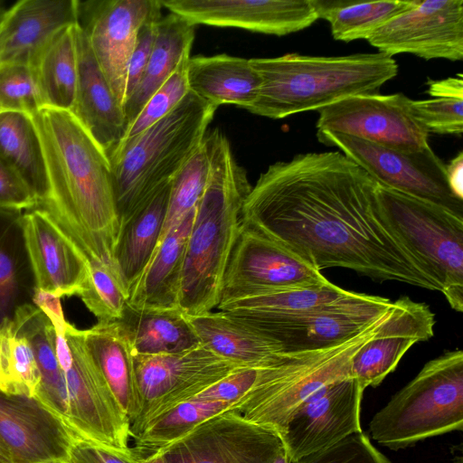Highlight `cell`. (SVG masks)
Returning a JSON list of instances; mask_svg holds the SVG:
<instances>
[{"mask_svg":"<svg viewBox=\"0 0 463 463\" xmlns=\"http://www.w3.org/2000/svg\"><path fill=\"white\" fill-rule=\"evenodd\" d=\"M378 184L340 151L298 154L270 165L246 197L241 222L317 269L437 290L385 221Z\"/></svg>","mask_w":463,"mask_h":463,"instance_id":"1","label":"cell"},{"mask_svg":"<svg viewBox=\"0 0 463 463\" xmlns=\"http://www.w3.org/2000/svg\"><path fill=\"white\" fill-rule=\"evenodd\" d=\"M32 118L48 177V194L39 207L90 260L113 265L119 218L107 154L70 111L43 107Z\"/></svg>","mask_w":463,"mask_h":463,"instance_id":"2","label":"cell"},{"mask_svg":"<svg viewBox=\"0 0 463 463\" xmlns=\"http://www.w3.org/2000/svg\"><path fill=\"white\" fill-rule=\"evenodd\" d=\"M209 173L187 238L179 307L197 316L217 307L227 264L251 185L219 129L207 132Z\"/></svg>","mask_w":463,"mask_h":463,"instance_id":"3","label":"cell"},{"mask_svg":"<svg viewBox=\"0 0 463 463\" xmlns=\"http://www.w3.org/2000/svg\"><path fill=\"white\" fill-rule=\"evenodd\" d=\"M250 61L260 86L247 110L273 119L318 111L349 96L377 93L399 71L392 57L379 52L345 56L288 53Z\"/></svg>","mask_w":463,"mask_h":463,"instance_id":"4","label":"cell"},{"mask_svg":"<svg viewBox=\"0 0 463 463\" xmlns=\"http://www.w3.org/2000/svg\"><path fill=\"white\" fill-rule=\"evenodd\" d=\"M216 109L189 91L164 118L108 155L119 224L183 168L203 143Z\"/></svg>","mask_w":463,"mask_h":463,"instance_id":"5","label":"cell"},{"mask_svg":"<svg viewBox=\"0 0 463 463\" xmlns=\"http://www.w3.org/2000/svg\"><path fill=\"white\" fill-rule=\"evenodd\" d=\"M370 434L391 449L463 429V352L447 351L420 373L372 418Z\"/></svg>","mask_w":463,"mask_h":463,"instance_id":"6","label":"cell"},{"mask_svg":"<svg viewBox=\"0 0 463 463\" xmlns=\"http://www.w3.org/2000/svg\"><path fill=\"white\" fill-rule=\"evenodd\" d=\"M388 313L344 343L315 351L288 353L280 361L260 368L255 383L241 399L237 411L246 420L281 437L291 414L314 392L350 376L352 356L375 335Z\"/></svg>","mask_w":463,"mask_h":463,"instance_id":"7","label":"cell"},{"mask_svg":"<svg viewBox=\"0 0 463 463\" xmlns=\"http://www.w3.org/2000/svg\"><path fill=\"white\" fill-rule=\"evenodd\" d=\"M382 213L396 238L441 292L463 311V216L440 205L382 185Z\"/></svg>","mask_w":463,"mask_h":463,"instance_id":"8","label":"cell"},{"mask_svg":"<svg viewBox=\"0 0 463 463\" xmlns=\"http://www.w3.org/2000/svg\"><path fill=\"white\" fill-rule=\"evenodd\" d=\"M392 302L352 292L331 304L279 317H233L275 342L284 353L315 351L337 345L384 317Z\"/></svg>","mask_w":463,"mask_h":463,"instance_id":"9","label":"cell"},{"mask_svg":"<svg viewBox=\"0 0 463 463\" xmlns=\"http://www.w3.org/2000/svg\"><path fill=\"white\" fill-rule=\"evenodd\" d=\"M317 137L325 146L337 147L379 185L463 216V200L452 193L446 165L430 146L417 151H402L335 132L317 131Z\"/></svg>","mask_w":463,"mask_h":463,"instance_id":"10","label":"cell"},{"mask_svg":"<svg viewBox=\"0 0 463 463\" xmlns=\"http://www.w3.org/2000/svg\"><path fill=\"white\" fill-rule=\"evenodd\" d=\"M139 410L130 423L135 438L153 419L243 368L203 345L179 353L133 355Z\"/></svg>","mask_w":463,"mask_h":463,"instance_id":"11","label":"cell"},{"mask_svg":"<svg viewBox=\"0 0 463 463\" xmlns=\"http://www.w3.org/2000/svg\"><path fill=\"white\" fill-rule=\"evenodd\" d=\"M328 282L318 269L295 251L241 222L224 273L221 301Z\"/></svg>","mask_w":463,"mask_h":463,"instance_id":"12","label":"cell"},{"mask_svg":"<svg viewBox=\"0 0 463 463\" xmlns=\"http://www.w3.org/2000/svg\"><path fill=\"white\" fill-rule=\"evenodd\" d=\"M318 113L317 131L340 133L402 151L429 146L430 133L412 117L409 98L402 93L353 95Z\"/></svg>","mask_w":463,"mask_h":463,"instance_id":"13","label":"cell"},{"mask_svg":"<svg viewBox=\"0 0 463 463\" xmlns=\"http://www.w3.org/2000/svg\"><path fill=\"white\" fill-rule=\"evenodd\" d=\"M160 0L79 1L77 24L113 93L124 106L129 60L138 33L162 14Z\"/></svg>","mask_w":463,"mask_h":463,"instance_id":"14","label":"cell"},{"mask_svg":"<svg viewBox=\"0 0 463 463\" xmlns=\"http://www.w3.org/2000/svg\"><path fill=\"white\" fill-rule=\"evenodd\" d=\"M280 437L237 410L213 416L158 450L166 463H274Z\"/></svg>","mask_w":463,"mask_h":463,"instance_id":"15","label":"cell"},{"mask_svg":"<svg viewBox=\"0 0 463 463\" xmlns=\"http://www.w3.org/2000/svg\"><path fill=\"white\" fill-rule=\"evenodd\" d=\"M379 52L424 60L463 59V0H416L367 39Z\"/></svg>","mask_w":463,"mask_h":463,"instance_id":"16","label":"cell"},{"mask_svg":"<svg viewBox=\"0 0 463 463\" xmlns=\"http://www.w3.org/2000/svg\"><path fill=\"white\" fill-rule=\"evenodd\" d=\"M364 392L354 377L342 378L314 392L295 410L280 437L289 462L296 463L363 431Z\"/></svg>","mask_w":463,"mask_h":463,"instance_id":"17","label":"cell"},{"mask_svg":"<svg viewBox=\"0 0 463 463\" xmlns=\"http://www.w3.org/2000/svg\"><path fill=\"white\" fill-rule=\"evenodd\" d=\"M22 229L34 288L59 298L80 296L90 262L79 245L40 207L23 213Z\"/></svg>","mask_w":463,"mask_h":463,"instance_id":"18","label":"cell"},{"mask_svg":"<svg viewBox=\"0 0 463 463\" xmlns=\"http://www.w3.org/2000/svg\"><path fill=\"white\" fill-rule=\"evenodd\" d=\"M163 7L193 25L237 27L287 35L317 19L314 0H160Z\"/></svg>","mask_w":463,"mask_h":463,"instance_id":"19","label":"cell"},{"mask_svg":"<svg viewBox=\"0 0 463 463\" xmlns=\"http://www.w3.org/2000/svg\"><path fill=\"white\" fill-rule=\"evenodd\" d=\"M434 326L435 315L425 303L395 300L375 335L352 356L350 376L364 390L378 386L414 344L433 336Z\"/></svg>","mask_w":463,"mask_h":463,"instance_id":"20","label":"cell"},{"mask_svg":"<svg viewBox=\"0 0 463 463\" xmlns=\"http://www.w3.org/2000/svg\"><path fill=\"white\" fill-rule=\"evenodd\" d=\"M0 439L14 463L65 462L78 439L35 398L0 392Z\"/></svg>","mask_w":463,"mask_h":463,"instance_id":"21","label":"cell"},{"mask_svg":"<svg viewBox=\"0 0 463 463\" xmlns=\"http://www.w3.org/2000/svg\"><path fill=\"white\" fill-rule=\"evenodd\" d=\"M78 81L71 113L107 156L128 130L123 105L113 93L77 24Z\"/></svg>","mask_w":463,"mask_h":463,"instance_id":"22","label":"cell"},{"mask_svg":"<svg viewBox=\"0 0 463 463\" xmlns=\"http://www.w3.org/2000/svg\"><path fill=\"white\" fill-rule=\"evenodd\" d=\"M78 0H21L8 8L0 28V65L32 66L61 29L77 24Z\"/></svg>","mask_w":463,"mask_h":463,"instance_id":"23","label":"cell"},{"mask_svg":"<svg viewBox=\"0 0 463 463\" xmlns=\"http://www.w3.org/2000/svg\"><path fill=\"white\" fill-rule=\"evenodd\" d=\"M194 211L160 240L150 260L129 293L128 299L129 307L137 310L180 308L179 298L185 247Z\"/></svg>","mask_w":463,"mask_h":463,"instance_id":"24","label":"cell"},{"mask_svg":"<svg viewBox=\"0 0 463 463\" xmlns=\"http://www.w3.org/2000/svg\"><path fill=\"white\" fill-rule=\"evenodd\" d=\"M171 182L120 222L113 267L129 293L154 254L162 236Z\"/></svg>","mask_w":463,"mask_h":463,"instance_id":"25","label":"cell"},{"mask_svg":"<svg viewBox=\"0 0 463 463\" xmlns=\"http://www.w3.org/2000/svg\"><path fill=\"white\" fill-rule=\"evenodd\" d=\"M187 317L201 345L240 366H268L288 354L275 342L226 312L209 311Z\"/></svg>","mask_w":463,"mask_h":463,"instance_id":"26","label":"cell"},{"mask_svg":"<svg viewBox=\"0 0 463 463\" xmlns=\"http://www.w3.org/2000/svg\"><path fill=\"white\" fill-rule=\"evenodd\" d=\"M186 76L189 90L217 108L234 104L248 109L260 86L250 59L229 54L190 57Z\"/></svg>","mask_w":463,"mask_h":463,"instance_id":"27","label":"cell"},{"mask_svg":"<svg viewBox=\"0 0 463 463\" xmlns=\"http://www.w3.org/2000/svg\"><path fill=\"white\" fill-rule=\"evenodd\" d=\"M194 25L170 13L156 23V39L143 75L124 103L128 128L143 106L181 63L190 58Z\"/></svg>","mask_w":463,"mask_h":463,"instance_id":"28","label":"cell"},{"mask_svg":"<svg viewBox=\"0 0 463 463\" xmlns=\"http://www.w3.org/2000/svg\"><path fill=\"white\" fill-rule=\"evenodd\" d=\"M86 347L110 392L131 423L139 397L129 344L117 321H99L83 330Z\"/></svg>","mask_w":463,"mask_h":463,"instance_id":"29","label":"cell"},{"mask_svg":"<svg viewBox=\"0 0 463 463\" xmlns=\"http://www.w3.org/2000/svg\"><path fill=\"white\" fill-rule=\"evenodd\" d=\"M133 355H157L201 345L187 316L180 309L137 310L127 306L117 321Z\"/></svg>","mask_w":463,"mask_h":463,"instance_id":"30","label":"cell"},{"mask_svg":"<svg viewBox=\"0 0 463 463\" xmlns=\"http://www.w3.org/2000/svg\"><path fill=\"white\" fill-rule=\"evenodd\" d=\"M76 27L56 33L31 66L43 107L72 109L78 81Z\"/></svg>","mask_w":463,"mask_h":463,"instance_id":"31","label":"cell"},{"mask_svg":"<svg viewBox=\"0 0 463 463\" xmlns=\"http://www.w3.org/2000/svg\"><path fill=\"white\" fill-rule=\"evenodd\" d=\"M0 160L27 184L39 207L48 194V177L41 139L31 116L0 112Z\"/></svg>","mask_w":463,"mask_h":463,"instance_id":"32","label":"cell"},{"mask_svg":"<svg viewBox=\"0 0 463 463\" xmlns=\"http://www.w3.org/2000/svg\"><path fill=\"white\" fill-rule=\"evenodd\" d=\"M22 212L0 209V323L28 303L34 288L22 229Z\"/></svg>","mask_w":463,"mask_h":463,"instance_id":"33","label":"cell"},{"mask_svg":"<svg viewBox=\"0 0 463 463\" xmlns=\"http://www.w3.org/2000/svg\"><path fill=\"white\" fill-rule=\"evenodd\" d=\"M330 281L323 286L268 290L222 300L218 308L233 317H279L307 312L348 297Z\"/></svg>","mask_w":463,"mask_h":463,"instance_id":"34","label":"cell"},{"mask_svg":"<svg viewBox=\"0 0 463 463\" xmlns=\"http://www.w3.org/2000/svg\"><path fill=\"white\" fill-rule=\"evenodd\" d=\"M415 4L416 0H314L318 18L329 23L335 40L345 43L366 40L375 30Z\"/></svg>","mask_w":463,"mask_h":463,"instance_id":"35","label":"cell"},{"mask_svg":"<svg viewBox=\"0 0 463 463\" xmlns=\"http://www.w3.org/2000/svg\"><path fill=\"white\" fill-rule=\"evenodd\" d=\"M236 410L234 404L191 398L150 420L134 438V452L149 455L181 439L217 414Z\"/></svg>","mask_w":463,"mask_h":463,"instance_id":"36","label":"cell"},{"mask_svg":"<svg viewBox=\"0 0 463 463\" xmlns=\"http://www.w3.org/2000/svg\"><path fill=\"white\" fill-rule=\"evenodd\" d=\"M41 375L33 348L12 318L0 323V392L34 398Z\"/></svg>","mask_w":463,"mask_h":463,"instance_id":"37","label":"cell"},{"mask_svg":"<svg viewBox=\"0 0 463 463\" xmlns=\"http://www.w3.org/2000/svg\"><path fill=\"white\" fill-rule=\"evenodd\" d=\"M430 99H409L412 117L429 132L458 135L463 132V78L461 74L428 81Z\"/></svg>","mask_w":463,"mask_h":463,"instance_id":"38","label":"cell"},{"mask_svg":"<svg viewBox=\"0 0 463 463\" xmlns=\"http://www.w3.org/2000/svg\"><path fill=\"white\" fill-rule=\"evenodd\" d=\"M208 173L209 152L204 138L203 143L171 181L161 239L195 210L203 194Z\"/></svg>","mask_w":463,"mask_h":463,"instance_id":"39","label":"cell"},{"mask_svg":"<svg viewBox=\"0 0 463 463\" xmlns=\"http://www.w3.org/2000/svg\"><path fill=\"white\" fill-rule=\"evenodd\" d=\"M90 262V279L80 297L99 321H118L127 308L128 295L113 265L94 260Z\"/></svg>","mask_w":463,"mask_h":463,"instance_id":"40","label":"cell"},{"mask_svg":"<svg viewBox=\"0 0 463 463\" xmlns=\"http://www.w3.org/2000/svg\"><path fill=\"white\" fill-rule=\"evenodd\" d=\"M188 60L184 61L170 78L152 94L128 127L121 141L139 135L164 118L188 94L190 91L186 76Z\"/></svg>","mask_w":463,"mask_h":463,"instance_id":"41","label":"cell"},{"mask_svg":"<svg viewBox=\"0 0 463 463\" xmlns=\"http://www.w3.org/2000/svg\"><path fill=\"white\" fill-rule=\"evenodd\" d=\"M43 108L31 67L0 65V112H20L33 117Z\"/></svg>","mask_w":463,"mask_h":463,"instance_id":"42","label":"cell"},{"mask_svg":"<svg viewBox=\"0 0 463 463\" xmlns=\"http://www.w3.org/2000/svg\"><path fill=\"white\" fill-rule=\"evenodd\" d=\"M296 463H392L364 432L349 435L332 447L309 455Z\"/></svg>","mask_w":463,"mask_h":463,"instance_id":"43","label":"cell"},{"mask_svg":"<svg viewBox=\"0 0 463 463\" xmlns=\"http://www.w3.org/2000/svg\"><path fill=\"white\" fill-rule=\"evenodd\" d=\"M261 367L240 368L210 385L193 398L237 404L255 383Z\"/></svg>","mask_w":463,"mask_h":463,"instance_id":"44","label":"cell"},{"mask_svg":"<svg viewBox=\"0 0 463 463\" xmlns=\"http://www.w3.org/2000/svg\"><path fill=\"white\" fill-rule=\"evenodd\" d=\"M38 207L33 192L21 177L0 160V209L22 212Z\"/></svg>","mask_w":463,"mask_h":463,"instance_id":"45","label":"cell"},{"mask_svg":"<svg viewBox=\"0 0 463 463\" xmlns=\"http://www.w3.org/2000/svg\"><path fill=\"white\" fill-rule=\"evenodd\" d=\"M140 458L133 449L123 451L76 439L65 463H139Z\"/></svg>","mask_w":463,"mask_h":463,"instance_id":"46","label":"cell"},{"mask_svg":"<svg viewBox=\"0 0 463 463\" xmlns=\"http://www.w3.org/2000/svg\"><path fill=\"white\" fill-rule=\"evenodd\" d=\"M161 16L150 18L138 33L128 68L126 99L137 87L146 67L156 39V23Z\"/></svg>","mask_w":463,"mask_h":463,"instance_id":"47","label":"cell"},{"mask_svg":"<svg viewBox=\"0 0 463 463\" xmlns=\"http://www.w3.org/2000/svg\"><path fill=\"white\" fill-rule=\"evenodd\" d=\"M60 298L49 292L33 288L32 300L34 306L48 317L57 333L65 332L68 323L64 318Z\"/></svg>","mask_w":463,"mask_h":463,"instance_id":"48","label":"cell"},{"mask_svg":"<svg viewBox=\"0 0 463 463\" xmlns=\"http://www.w3.org/2000/svg\"><path fill=\"white\" fill-rule=\"evenodd\" d=\"M447 180L452 193L463 200V153L459 152L446 165Z\"/></svg>","mask_w":463,"mask_h":463,"instance_id":"49","label":"cell"},{"mask_svg":"<svg viewBox=\"0 0 463 463\" xmlns=\"http://www.w3.org/2000/svg\"><path fill=\"white\" fill-rule=\"evenodd\" d=\"M0 463H14L11 452L0 439Z\"/></svg>","mask_w":463,"mask_h":463,"instance_id":"50","label":"cell"},{"mask_svg":"<svg viewBox=\"0 0 463 463\" xmlns=\"http://www.w3.org/2000/svg\"><path fill=\"white\" fill-rule=\"evenodd\" d=\"M139 463H166L160 452L156 451L140 458Z\"/></svg>","mask_w":463,"mask_h":463,"instance_id":"51","label":"cell"},{"mask_svg":"<svg viewBox=\"0 0 463 463\" xmlns=\"http://www.w3.org/2000/svg\"><path fill=\"white\" fill-rule=\"evenodd\" d=\"M274 463H290L285 449L280 451Z\"/></svg>","mask_w":463,"mask_h":463,"instance_id":"52","label":"cell"},{"mask_svg":"<svg viewBox=\"0 0 463 463\" xmlns=\"http://www.w3.org/2000/svg\"><path fill=\"white\" fill-rule=\"evenodd\" d=\"M7 9L8 8L5 7V5L3 4V2L0 1V22L2 21V19L5 15V13H6Z\"/></svg>","mask_w":463,"mask_h":463,"instance_id":"53","label":"cell"},{"mask_svg":"<svg viewBox=\"0 0 463 463\" xmlns=\"http://www.w3.org/2000/svg\"><path fill=\"white\" fill-rule=\"evenodd\" d=\"M39 463H65L61 461H48V462H39Z\"/></svg>","mask_w":463,"mask_h":463,"instance_id":"54","label":"cell"},{"mask_svg":"<svg viewBox=\"0 0 463 463\" xmlns=\"http://www.w3.org/2000/svg\"><path fill=\"white\" fill-rule=\"evenodd\" d=\"M3 19H4V18H3ZM3 19H2V21H3ZM2 21L0 22V28H1V24H2Z\"/></svg>","mask_w":463,"mask_h":463,"instance_id":"55","label":"cell"}]
</instances>
